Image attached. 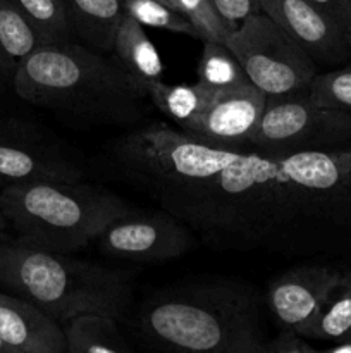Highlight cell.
Listing matches in <instances>:
<instances>
[{
  "mask_svg": "<svg viewBox=\"0 0 351 353\" xmlns=\"http://www.w3.org/2000/svg\"><path fill=\"white\" fill-rule=\"evenodd\" d=\"M0 353H21V352H17L16 348L9 347V345H7L6 341H3L2 338H0Z\"/></svg>",
  "mask_w": 351,
  "mask_h": 353,
  "instance_id": "cell-30",
  "label": "cell"
},
{
  "mask_svg": "<svg viewBox=\"0 0 351 353\" xmlns=\"http://www.w3.org/2000/svg\"><path fill=\"white\" fill-rule=\"evenodd\" d=\"M129 212L123 199L83 183H7L0 190V216L16 241L54 254L83 250Z\"/></svg>",
  "mask_w": 351,
  "mask_h": 353,
  "instance_id": "cell-5",
  "label": "cell"
},
{
  "mask_svg": "<svg viewBox=\"0 0 351 353\" xmlns=\"http://www.w3.org/2000/svg\"><path fill=\"white\" fill-rule=\"evenodd\" d=\"M226 45L248 81L267 97L305 93L319 74L310 55L264 12L241 21Z\"/></svg>",
  "mask_w": 351,
  "mask_h": 353,
  "instance_id": "cell-7",
  "label": "cell"
},
{
  "mask_svg": "<svg viewBox=\"0 0 351 353\" xmlns=\"http://www.w3.org/2000/svg\"><path fill=\"white\" fill-rule=\"evenodd\" d=\"M176 2L179 12L196 28L203 41L226 43L234 28L220 16L212 0H176Z\"/></svg>",
  "mask_w": 351,
  "mask_h": 353,
  "instance_id": "cell-24",
  "label": "cell"
},
{
  "mask_svg": "<svg viewBox=\"0 0 351 353\" xmlns=\"http://www.w3.org/2000/svg\"><path fill=\"white\" fill-rule=\"evenodd\" d=\"M3 185H6V183H3V181H2V179H0V190H2V188H3Z\"/></svg>",
  "mask_w": 351,
  "mask_h": 353,
  "instance_id": "cell-35",
  "label": "cell"
},
{
  "mask_svg": "<svg viewBox=\"0 0 351 353\" xmlns=\"http://www.w3.org/2000/svg\"><path fill=\"white\" fill-rule=\"evenodd\" d=\"M0 285L64 326L79 316L119 319L131 299V276L69 254L0 243Z\"/></svg>",
  "mask_w": 351,
  "mask_h": 353,
  "instance_id": "cell-4",
  "label": "cell"
},
{
  "mask_svg": "<svg viewBox=\"0 0 351 353\" xmlns=\"http://www.w3.org/2000/svg\"><path fill=\"white\" fill-rule=\"evenodd\" d=\"M315 353H351V341H343V343H337L330 348H323V350L315 348Z\"/></svg>",
  "mask_w": 351,
  "mask_h": 353,
  "instance_id": "cell-29",
  "label": "cell"
},
{
  "mask_svg": "<svg viewBox=\"0 0 351 353\" xmlns=\"http://www.w3.org/2000/svg\"><path fill=\"white\" fill-rule=\"evenodd\" d=\"M344 34H346L348 45H350V50H351V14H350V19H348L346 30H344Z\"/></svg>",
  "mask_w": 351,
  "mask_h": 353,
  "instance_id": "cell-32",
  "label": "cell"
},
{
  "mask_svg": "<svg viewBox=\"0 0 351 353\" xmlns=\"http://www.w3.org/2000/svg\"><path fill=\"white\" fill-rule=\"evenodd\" d=\"M62 327L65 353H129L112 317L79 316Z\"/></svg>",
  "mask_w": 351,
  "mask_h": 353,
  "instance_id": "cell-18",
  "label": "cell"
},
{
  "mask_svg": "<svg viewBox=\"0 0 351 353\" xmlns=\"http://www.w3.org/2000/svg\"><path fill=\"white\" fill-rule=\"evenodd\" d=\"M38 47H41V41L36 31L16 3L0 0V85H12L19 62Z\"/></svg>",
  "mask_w": 351,
  "mask_h": 353,
  "instance_id": "cell-17",
  "label": "cell"
},
{
  "mask_svg": "<svg viewBox=\"0 0 351 353\" xmlns=\"http://www.w3.org/2000/svg\"><path fill=\"white\" fill-rule=\"evenodd\" d=\"M305 93L319 105L351 114V64L317 74Z\"/></svg>",
  "mask_w": 351,
  "mask_h": 353,
  "instance_id": "cell-23",
  "label": "cell"
},
{
  "mask_svg": "<svg viewBox=\"0 0 351 353\" xmlns=\"http://www.w3.org/2000/svg\"><path fill=\"white\" fill-rule=\"evenodd\" d=\"M0 338L21 353H65L62 324L28 300L0 293Z\"/></svg>",
  "mask_w": 351,
  "mask_h": 353,
  "instance_id": "cell-13",
  "label": "cell"
},
{
  "mask_svg": "<svg viewBox=\"0 0 351 353\" xmlns=\"http://www.w3.org/2000/svg\"><path fill=\"white\" fill-rule=\"evenodd\" d=\"M74 41L112 54L114 38L124 12L123 0H64Z\"/></svg>",
  "mask_w": 351,
  "mask_h": 353,
  "instance_id": "cell-16",
  "label": "cell"
},
{
  "mask_svg": "<svg viewBox=\"0 0 351 353\" xmlns=\"http://www.w3.org/2000/svg\"><path fill=\"white\" fill-rule=\"evenodd\" d=\"M100 250L119 261L167 262L188 254L195 243L193 231L171 212L138 214L114 221L98 240Z\"/></svg>",
  "mask_w": 351,
  "mask_h": 353,
  "instance_id": "cell-9",
  "label": "cell"
},
{
  "mask_svg": "<svg viewBox=\"0 0 351 353\" xmlns=\"http://www.w3.org/2000/svg\"><path fill=\"white\" fill-rule=\"evenodd\" d=\"M267 95L251 83L236 88L215 90L209 103L189 119L181 131L205 143L237 150L250 145V138L260 123Z\"/></svg>",
  "mask_w": 351,
  "mask_h": 353,
  "instance_id": "cell-10",
  "label": "cell"
},
{
  "mask_svg": "<svg viewBox=\"0 0 351 353\" xmlns=\"http://www.w3.org/2000/svg\"><path fill=\"white\" fill-rule=\"evenodd\" d=\"M151 196L217 250L317 254L351 243V147L241 152L212 179Z\"/></svg>",
  "mask_w": 351,
  "mask_h": 353,
  "instance_id": "cell-1",
  "label": "cell"
},
{
  "mask_svg": "<svg viewBox=\"0 0 351 353\" xmlns=\"http://www.w3.org/2000/svg\"><path fill=\"white\" fill-rule=\"evenodd\" d=\"M160 2H164L165 6L172 7V9H174V10H178V12H179V9H178V2H176V0H160Z\"/></svg>",
  "mask_w": 351,
  "mask_h": 353,
  "instance_id": "cell-33",
  "label": "cell"
},
{
  "mask_svg": "<svg viewBox=\"0 0 351 353\" xmlns=\"http://www.w3.org/2000/svg\"><path fill=\"white\" fill-rule=\"evenodd\" d=\"M258 353H315V348L292 331H282L274 340H265Z\"/></svg>",
  "mask_w": 351,
  "mask_h": 353,
  "instance_id": "cell-26",
  "label": "cell"
},
{
  "mask_svg": "<svg viewBox=\"0 0 351 353\" xmlns=\"http://www.w3.org/2000/svg\"><path fill=\"white\" fill-rule=\"evenodd\" d=\"M6 231H7V224L6 221H3V217L0 216V243L6 241Z\"/></svg>",
  "mask_w": 351,
  "mask_h": 353,
  "instance_id": "cell-31",
  "label": "cell"
},
{
  "mask_svg": "<svg viewBox=\"0 0 351 353\" xmlns=\"http://www.w3.org/2000/svg\"><path fill=\"white\" fill-rule=\"evenodd\" d=\"M250 145L267 154L351 147V114L319 105L306 93L267 97Z\"/></svg>",
  "mask_w": 351,
  "mask_h": 353,
  "instance_id": "cell-8",
  "label": "cell"
},
{
  "mask_svg": "<svg viewBox=\"0 0 351 353\" xmlns=\"http://www.w3.org/2000/svg\"><path fill=\"white\" fill-rule=\"evenodd\" d=\"M240 155V150L205 143L160 123L140 128L116 145V157L126 174L150 195L212 179Z\"/></svg>",
  "mask_w": 351,
  "mask_h": 353,
  "instance_id": "cell-6",
  "label": "cell"
},
{
  "mask_svg": "<svg viewBox=\"0 0 351 353\" xmlns=\"http://www.w3.org/2000/svg\"><path fill=\"white\" fill-rule=\"evenodd\" d=\"M138 327L162 353H258L265 343L257 296L231 281L158 292L141 305Z\"/></svg>",
  "mask_w": 351,
  "mask_h": 353,
  "instance_id": "cell-3",
  "label": "cell"
},
{
  "mask_svg": "<svg viewBox=\"0 0 351 353\" xmlns=\"http://www.w3.org/2000/svg\"><path fill=\"white\" fill-rule=\"evenodd\" d=\"M344 278H346V281L350 283V286H351V271L344 272ZM350 341H351V338H350Z\"/></svg>",
  "mask_w": 351,
  "mask_h": 353,
  "instance_id": "cell-34",
  "label": "cell"
},
{
  "mask_svg": "<svg viewBox=\"0 0 351 353\" xmlns=\"http://www.w3.org/2000/svg\"><path fill=\"white\" fill-rule=\"evenodd\" d=\"M260 7L310 55L317 68L343 64L351 57L343 28L308 0H260Z\"/></svg>",
  "mask_w": 351,
  "mask_h": 353,
  "instance_id": "cell-12",
  "label": "cell"
},
{
  "mask_svg": "<svg viewBox=\"0 0 351 353\" xmlns=\"http://www.w3.org/2000/svg\"><path fill=\"white\" fill-rule=\"evenodd\" d=\"M220 16L233 28L246 17L262 12L260 0H212Z\"/></svg>",
  "mask_w": 351,
  "mask_h": 353,
  "instance_id": "cell-25",
  "label": "cell"
},
{
  "mask_svg": "<svg viewBox=\"0 0 351 353\" xmlns=\"http://www.w3.org/2000/svg\"><path fill=\"white\" fill-rule=\"evenodd\" d=\"M0 179L3 183H81L83 171L62 155L48 154L24 141L0 140Z\"/></svg>",
  "mask_w": 351,
  "mask_h": 353,
  "instance_id": "cell-14",
  "label": "cell"
},
{
  "mask_svg": "<svg viewBox=\"0 0 351 353\" xmlns=\"http://www.w3.org/2000/svg\"><path fill=\"white\" fill-rule=\"evenodd\" d=\"M36 31L41 45L74 41L64 0H12Z\"/></svg>",
  "mask_w": 351,
  "mask_h": 353,
  "instance_id": "cell-20",
  "label": "cell"
},
{
  "mask_svg": "<svg viewBox=\"0 0 351 353\" xmlns=\"http://www.w3.org/2000/svg\"><path fill=\"white\" fill-rule=\"evenodd\" d=\"M0 140L6 141H26V134L23 131L16 130V124L12 121H7L0 112Z\"/></svg>",
  "mask_w": 351,
  "mask_h": 353,
  "instance_id": "cell-28",
  "label": "cell"
},
{
  "mask_svg": "<svg viewBox=\"0 0 351 353\" xmlns=\"http://www.w3.org/2000/svg\"><path fill=\"white\" fill-rule=\"evenodd\" d=\"M19 99L86 123H134L147 99L112 55L79 41L41 45L19 62L12 78Z\"/></svg>",
  "mask_w": 351,
  "mask_h": 353,
  "instance_id": "cell-2",
  "label": "cell"
},
{
  "mask_svg": "<svg viewBox=\"0 0 351 353\" xmlns=\"http://www.w3.org/2000/svg\"><path fill=\"white\" fill-rule=\"evenodd\" d=\"M196 72H198L196 81L205 83L206 86L215 90L236 88L250 83L236 55L226 43H217V41H203L202 57Z\"/></svg>",
  "mask_w": 351,
  "mask_h": 353,
  "instance_id": "cell-21",
  "label": "cell"
},
{
  "mask_svg": "<svg viewBox=\"0 0 351 353\" xmlns=\"http://www.w3.org/2000/svg\"><path fill=\"white\" fill-rule=\"evenodd\" d=\"M343 278L330 265H299L274 279L267 288V303L282 331H301L319 316Z\"/></svg>",
  "mask_w": 351,
  "mask_h": 353,
  "instance_id": "cell-11",
  "label": "cell"
},
{
  "mask_svg": "<svg viewBox=\"0 0 351 353\" xmlns=\"http://www.w3.org/2000/svg\"><path fill=\"white\" fill-rule=\"evenodd\" d=\"M123 6L124 12L143 28H157L202 40L196 28L181 12L160 0H123Z\"/></svg>",
  "mask_w": 351,
  "mask_h": 353,
  "instance_id": "cell-22",
  "label": "cell"
},
{
  "mask_svg": "<svg viewBox=\"0 0 351 353\" xmlns=\"http://www.w3.org/2000/svg\"><path fill=\"white\" fill-rule=\"evenodd\" d=\"M308 2L336 21L343 30H346L351 14V0H308Z\"/></svg>",
  "mask_w": 351,
  "mask_h": 353,
  "instance_id": "cell-27",
  "label": "cell"
},
{
  "mask_svg": "<svg viewBox=\"0 0 351 353\" xmlns=\"http://www.w3.org/2000/svg\"><path fill=\"white\" fill-rule=\"evenodd\" d=\"M112 57L145 95L147 85L164 81V62L157 47L148 38L145 28L127 14H124L116 31Z\"/></svg>",
  "mask_w": 351,
  "mask_h": 353,
  "instance_id": "cell-15",
  "label": "cell"
},
{
  "mask_svg": "<svg viewBox=\"0 0 351 353\" xmlns=\"http://www.w3.org/2000/svg\"><path fill=\"white\" fill-rule=\"evenodd\" d=\"M215 88L196 81L193 85H169L153 81L147 85V97L164 116L174 121L179 128L184 126L209 103Z\"/></svg>",
  "mask_w": 351,
  "mask_h": 353,
  "instance_id": "cell-19",
  "label": "cell"
}]
</instances>
